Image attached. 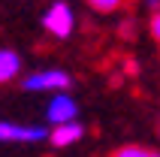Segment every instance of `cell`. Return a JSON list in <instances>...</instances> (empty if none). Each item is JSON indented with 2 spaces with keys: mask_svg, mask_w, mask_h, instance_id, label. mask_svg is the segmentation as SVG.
Wrapping results in <instances>:
<instances>
[{
  "mask_svg": "<svg viewBox=\"0 0 160 157\" xmlns=\"http://www.w3.org/2000/svg\"><path fill=\"white\" fill-rule=\"evenodd\" d=\"M70 85V76L63 70H39L33 76L24 78V91H61V88Z\"/></svg>",
  "mask_w": 160,
  "mask_h": 157,
  "instance_id": "obj_3",
  "label": "cell"
},
{
  "mask_svg": "<svg viewBox=\"0 0 160 157\" xmlns=\"http://www.w3.org/2000/svg\"><path fill=\"white\" fill-rule=\"evenodd\" d=\"M151 36H154V39L160 36V18H157V12L151 15Z\"/></svg>",
  "mask_w": 160,
  "mask_h": 157,
  "instance_id": "obj_9",
  "label": "cell"
},
{
  "mask_svg": "<svg viewBox=\"0 0 160 157\" xmlns=\"http://www.w3.org/2000/svg\"><path fill=\"white\" fill-rule=\"evenodd\" d=\"M145 6H148V9L154 12V9H157V0H145Z\"/></svg>",
  "mask_w": 160,
  "mask_h": 157,
  "instance_id": "obj_10",
  "label": "cell"
},
{
  "mask_svg": "<svg viewBox=\"0 0 160 157\" xmlns=\"http://www.w3.org/2000/svg\"><path fill=\"white\" fill-rule=\"evenodd\" d=\"M48 136L45 127L39 124H12L0 121V142H42Z\"/></svg>",
  "mask_w": 160,
  "mask_h": 157,
  "instance_id": "obj_2",
  "label": "cell"
},
{
  "mask_svg": "<svg viewBox=\"0 0 160 157\" xmlns=\"http://www.w3.org/2000/svg\"><path fill=\"white\" fill-rule=\"evenodd\" d=\"M42 24H45V30L48 33H54V36H70L72 33V24H76V18H72V9L63 3V0H58V3H52V9L42 15Z\"/></svg>",
  "mask_w": 160,
  "mask_h": 157,
  "instance_id": "obj_1",
  "label": "cell"
},
{
  "mask_svg": "<svg viewBox=\"0 0 160 157\" xmlns=\"http://www.w3.org/2000/svg\"><path fill=\"white\" fill-rule=\"evenodd\" d=\"M76 112H79L76 100H72L70 94H58V97H52V103H48V109H45V118H48L54 127H61V124L76 121Z\"/></svg>",
  "mask_w": 160,
  "mask_h": 157,
  "instance_id": "obj_4",
  "label": "cell"
},
{
  "mask_svg": "<svg viewBox=\"0 0 160 157\" xmlns=\"http://www.w3.org/2000/svg\"><path fill=\"white\" fill-rule=\"evenodd\" d=\"M18 70H21V58L15 52H9V48H0V85L15 78Z\"/></svg>",
  "mask_w": 160,
  "mask_h": 157,
  "instance_id": "obj_6",
  "label": "cell"
},
{
  "mask_svg": "<svg viewBox=\"0 0 160 157\" xmlns=\"http://www.w3.org/2000/svg\"><path fill=\"white\" fill-rule=\"evenodd\" d=\"M82 136H85V127H82L79 121H70V124H61V127L48 130V139H52L54 148H67L72 142H79Z\"/></svg>",
  "mask_w": 160,
  "mask_h": 157,
  "instance_id": "obj_5",
  "label": "cell"
},
{
  "mask_svg": "<svg viewBox=\"0 0 160 157\" xmlns=\"http://www.w3.org/2000/svg\"><path fill=\"white\" fill-rule=\"evenodd\" d=\"M112 157H157L154 151L142 148V145H124V148H118Z\"/></svg>",
  "mask_w": 160,
  "mask_h": 157,
  "instance_id": "obj_7",
  "label": "cell"
},
{
  "mask_svg": "<svg viewBox=\"0 0 160 157\" xmlns=\"http://www.w3.org/2000/svg\"><path fill=\"white\" fill-rule=\"evenodd\" d=\"M91 9H97V12H115L121 6V0H88Z\"/></svg>",
  "mask_w": 160,
  "mask_h": 157,
  "instance_id": "obj_8",
  "label": "cell"
}]
</instances>
